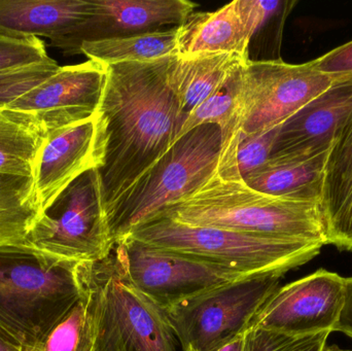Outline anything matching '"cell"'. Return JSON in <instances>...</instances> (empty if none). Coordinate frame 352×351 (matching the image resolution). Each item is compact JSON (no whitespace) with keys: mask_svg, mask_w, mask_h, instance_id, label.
I'll list each match as a JSON object with an SVG mask.
<instances>
[{"mask_svg":"<svg viewBox=\"0 0 352 351\" xmlns=\"http://www.w3.org/2000/svg\"><path fill=\"white\" fill-rule=\"evenodd\" d=\"M170 57L107 66L97 148L107 223L175 144L186 117L167 82Z\"/></svg>","mask_w":352,"mask_h":351,"instance_id":"6da1fadb","label":"cell"},{"mask_svg":"<svg viewBox=\"0 0 352 351\" xmlns=\"http://www.w3.org/2000/svg\"><path fill=\"white\" fill-rule=\"evenodd\" d=\"M157 218L327 245L318 202L256 191L246 185L237 162H219L215 174L200 189L165 208Z\"/></svg>","mask_w":352,"mask_h":351,"instance_id":"7a4b0ae2","label":"cell"},{"mask_svg":"<svg viewBox=\"0 0 352 351\" xmlns=\"http://www.w3.org/2000/svg\"><path fill=\"white\" fill-rule=\"evenodd\" d=\"M82 294L78 263L0 247V338L30 351Z\"/></svg>","mask_w":352,"mask_h":351,"instance_id":"3957f363","label":"cell"},{"mask_svg":"<svg viewBox=\"0 0 352 351\" xmlns=\"http://www.w3.org/2000/svg\"><path fill=\"white\" fill-rule=\"evenodd\" d=\"M127 237L161 251L250 276L285 274L320 255L324 245L303 239L190 226L168 218H154L134 229Z\"/></svg>","mask_w":352,"mask_h":351,"instance_id":"277c9868","label":"cell"},{"mask_svg":"<svg viewBox=\"0 0 352 351\" xmlns=\"http://www.w3.org/2000/svg\"><path fill=\"white\" fill-rule=\"evenodd\" d=\"M78 278L88 296L95 351H176L166 313L136 288L115 249L101 261L78 264Z\"/></svg>","mask_w":352,"mask_h":351,"instance_id":"5b68a950","label":"cell"},{"mask_svg":"<svg viewBox=\"0 0 352 351\" xmlns=\"http://www.w3.org/2000/svg\"><path fill=\"white\" fill-rule=\"evenodd\" d=\"M221 154L217 126H199L178 139L109 218L115 247L134 229L200 189L217 172Z\"/></svg>","mask_w":352,"mask_h":351,"instance_id":"8992f818","label":"cell"},{"mask_svg":"<svg viewBox=\"0 0 352 351\" xmlns=\"http://www.w3.org/2000/svg\"><path fill=\"white\" fill-rule=\"evenodd\" d=\"M26 242L43 255L78 264L101 261L113 253L97 169L78 177L38 216Z\"/></svg>","mask_w":352,"mask_h":351,"instance_id":"52a82bcc","label":"cell"},{"mask_svg":"<svg viewBox=\"0 0 352 351\" xmlns=\"http://www.w3.org/2000/svg\"><path fill=\"white\" fill-rule=\"evenodd\" d=\"M336 80L310 62L248 60L230 80L240 119V137L283 125Z\"/></svg>","mask_w":352,"mask_h":351,"instance_id":"ba28073f","label":"cell"},{"mask_svg":"<svg viewBox=\"0 0 352 351\" xmlns=\"http://www.w3.org/2000/svg\"><path fill=\"white\" fill-rule=\"evenodd\" d=\"M283 273L250 276L165 310L184 351H210L245 333Z\"/></svg>","mask_w":352,"mask_h":351,"instance_id":"9c48e42d","label":"cell"},{"mask_svg":"<svg viewBox=\"0 0 352 351\" xmlns=\"http://www.w3.org/2000/svg\"><path fill=\"white\" fill-rule=\"evenodd\" d=\"M115 253L136 288L164 311L203 293L250 278L155 249L130 237L116 245Z\"/></svg>","mask_w":352,"mask_h":351,"instance_id":"30bf717a","label":"cell"},{"mask_svg":"<svg viewBox=\"0 0 352 351\" xmlns=\"http://www.w3.org/2000/svg\"><path fill=\"white\" fill-rule=\"evenodd\" d=\"M105 82L107 66L97 62L60 66L6 107L32 117L47 136L94 117Z\"/></svg>","mask_w":352,"mask_h":351,"instance_id":"8fae6325","label":"cell"},{"mask_svg":"<svg viewBox=\"0 0 352 351\" xmlns=\"http://www.w3.org/2000/svg\"><path fill=\"white\" fill-rule=\"evenodd\" d=\"M345 297V278L320 269L279 286L261 307L250 327L291 335L335 331Z\"/></svg>","mask_w":352,"mask_h":351,"instance_id":"7c38bea8","label":"cell"},{"mask_svg":"<svg viewBox=\"0 0 352 351\" xmlns=\"http://www.w3.org/2000/svg\"><path fill=\"white\" fill-rule=\"evenodd\" d=\"M86 20L52 39L65 56L78 55L82 43L131 36L180 26L197 4L188 0H91Z\"/></svg>","mask_w":352,"mask_h":351,"instance_id":"4fadbf2b","label":"cell"},{"mask_svg":"<svg viewBox=\"0 0 352 351\" xmlns=\"http://www.w3.org/2000/svg\"><path fill=\"white\" fill-rule=\"evenodd\" d=\"M100 162L96 115L45 136L33 175L41 216L78 177L98 169Z\"/></svg>","mask_w":352,"mask_h":351,"instance_id":"5bb4252c","label":"cell"},{"mask_svg":"<svg viewBox=\"0 0 352 351\" xmlns=\"http://www.w3.org/2000/svg\"><path fill=\"white\" fill-rule=\"evenodd\" d=\"M352 113V78L336 80L281 125L272 154L330 148ZM270 156V157H271Z\"/></svg>","mask_w":352,"mask_h":351,"instance_id":"9a60e30c","label":"cell"},{"mask_svg":"<svg viewBox=\"0 0 352 351\" xmlns=\"http://www.w3.org/2000/svg\"><path fill=\"white\" fill-rule=\"evenodd\" d=\"M318 204L327 245L352 251V113L329 150Z\"/></svg>","mask_w":352,"mask_h":351,"instance_id":"2e32d148","label":"cell"},{"mask_svg":"<svg viewBox=\"0 0 352 351\" xmlns=\"http://www.w3.org/2000/svg\"><path fill=\"white\" fill-rule=\"evenodd\" d=\"M330 148L273 155L260 168L243 177L244 181L248 187L268 195L320 203Z\"/></svg>","mask_w":352,"mask_h":351,"instance_id":"e0dca14e","label":"cell"},{"mask_svg":"<svg viewBox=\"0 0 352 351\" xmlns=\"http://www.w3.org/2000/svg\"><path fill=\"white\" fill-rule=\"evenodd\" d=\"M250 58L232 53L171 56L167 82L182 115L186 119L201 103L221 92L230 78Z\"/></svg>","mask_w":352,"mask_h":351,"instance_id":"ac0fdd59","label":"cell"},{"mask_svg":"<svg viewBox=\"0 0 352 351\" xmlns=\"http://www.w3.org/2000/svg\"><path fill=\"white\" fill-rule=\"evenodd\" d=\"M250 47L237 0L215 12H192L177 27L176 56L179 57L232 53L250 58Z\"/></svg>","mask_w":352,"mask_h":351,"instance_id":"d6986e66","label":"cell"},{"mask_svg":"<svg viewBox=\"0 0 352 351\" xmlns=\"http://www.w3.org/2000/svg\"><path fill=\"white\" fill-rule=\"evenodd\" d=\"M91 0H0V33L50 41L91 14Z\"/></svg>","mask_w":352,"mask_h":351,"instance_id":"ffe728a7","label":"cell"},{"mask_svg":"<svg viewBox=\"0 0 352 351\" xmlns=\"http://www.w3.org/2000/svg\"><path fill=\"white\" fill-rule=\"evenodd\" d=\"M45 138L32 117L0 105V174L33 177Z\"/></svg>","mask_w":352,"mask_h":351,"instance_id":"44dd1931","label":"cell"},{"mask_svg":"<svg viewBox=\"0 0 352 351\" xmlns=\"http://www.w3.org/2000/svg\"><path fill=\"white\" fill-rule=\"evenodd\" d=\"M177 27L131 36L89 41L82 43L80 53L102 65L156 61L176 55Z\"/></svg>","mask_w":352,"mask_h":351,"instance_id":"7402d4cb","label":"cell"},{"mask_svg":"<svg viewBox=\"0 0 352 351\" xmlns=\"http://www.w3.org/2000/svg\"><path fill=\"white\" fill-rule=\"evenodd\" d=\"M30 351H95L94 325L82 286L78 301Z\"/></svg>","mask_w":352,"mask_h":351,"instance_id":"603a6c76","label":"cell"},{"mask_svg":"<svg viewBox=\"0 0 352 351\" xmlns=\"http://www.w3.org/2000/svg\"><path fill=\"white\" fill-rule=\"evenodd\" d=\"M206 124L217 126L221 129V148L239 144L241 135L239 113L230 80L221 92L201 103L186 117L176 141L195 128Z\"/></svg>","mask_w":352,"mask_h":351,"instance_id":"cb8c5ba5","label":"cell"},{"mask_svg":"<svg viewBox=\"0 0 352 351\" xmlns=\"http://www.w3.org/2000/svg\"><path fill=\"white\" fill-rule=\"evenodd\" d=\"M39 216L33 177L0 174V224L33 227Z\"/></svg>","mask_w":352,"mask_h":351,"instance_id":"d4e9b609","label":"cell"},{"mask_svg":"<svg viewBox=\"0 0 352 351\" xmlns=\"http://www.w3.org/2000/svg\"><path fill=\"white\" fill-rule=\"evenodd\" d=\"M331 333L291 335L274 330L250 327L245 332L243 351H324Z\"/></svg>","mask_w":352,"mask_h":351,"instance_id":"484cf974","label":"cell"},{"mask_svg":"<svg viewBox=\"0 0 352 351\" xmlns=\"http://www.w3.org/2000/svg\"><path fill=\"white\" fill-rule=\"evenodd\" d=\"M39 37H18L0 33V72L52 61Z\"/></svg>","mask_w":352,"mask_h":351,"instance_id":"4316f807","label":"cell"},{"mask_svg":"<svg viewBox=\"0 0 352 351\" xmlns=\"http://www.w3.org/2000/svg\"><path fill=\"white\" fill-rule=\"evenodd\" d=\"M60 66L52 60L45 64L0 72V105L8 103L57 71Z\"/></svg>","mask_w":352,"mask_h":351,"instance_id":"83f0119b","label":"cell"},{"mask_svg":"<svg viewBox=\"0 0 352 351\" xmlns=\"http://www.w3.org/2000/svg\"><path fill=\"white\" fill-rule=\"evenodd\" d=\"M281 125L262 133L240 137L237 164L242 177L260 168L270 158Z\"/></svg>","mask_w":352,"mask_h":351,"instance_id":"f1b7e54d","label":"cell"},{"mask_svg":"<svg viewBox=\"0 0 352 351\" xmlns=\"http://www.w3.org/2000/svg\"><path fill=\"white\" fill-rule=\"evenodd\" d=\"M310 63L318 71L335 80L352 78V41L312 60Z\"/></svg>","mask_w":352,"mask_h":351,"instance_id":"f546056e","label":"cell"},{"mask_svg":"<svg viewBox=\"0 0 352 351\" xmlns=\"http://www.w3.org/2000/svg\"><path fill=\"white\" fill-rule=\"evenodd\" d=\"M32 227L25 225L0 224V247H32L26 237Z\"/></svg>","mask_w":352,"mask_h":351,"instance_id":"4dcf8cb0","label":"cell"},{"mask_svg":"<svg viewBox=\"0 0 352 351\" xmlns=\"http://www.w3.org/2000/svg\"><path fill=\"white\" fill-rule=\"evenodd\" d=\"M335 331L342 332L352 338V278H345L344 303Z\"/></svg>","mask_w":352,"mask_h":351,"instance_id":"1f68e13d","label":"cell"},{"mask_svg":"<svg viewBox=\"0 0 352 351\" xmlns=\"http://www.w3.org/2000/svg\"><path fill=\"white\" fill-rule=\"evenodd\" d=\"M244 340H245V333L240 334L227 343L210 351H243Z\"/></svg>","mask_w":352,"mask_h":351,"instance_id":"d6a6232c","label":"cell"},{"mask_svg":"<svg viewBox=\"0 0 352 351\" xmlns=\"http://www.w3.org/2000/svg\"><path fill=\"white\" fill-rule=\"evenodd\" d=\"M0 351H23L21 348L8 343L6 340L0 338Z\"/></svg>","mask_w":352,"mask_h":351,"instance_id":"836d02e7","label":"cell"},{"mask_svg":"<svg viewBox=\"0 0 352 351\" xmlns=\"http://www.w3.org/2000/svg\"><path fill=\"white\" fill-rule=\"evenodd\" d=\"M324 351H352V350H343V348H339L338 346L333 344V346H327Z\"/></svg>","mask_w":352,"mask_h":351,"instance_id":"e575fe53","label":"cell"}]
</instances>
